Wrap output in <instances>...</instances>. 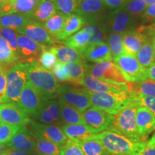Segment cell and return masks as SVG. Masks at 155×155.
<instances>
[{
  "instance_id": "1",
  "label": "cell",
  "mask_w": 155,
  "mask_h": 155,
  "mask_svg": "<svg viewBox=\"0 0 155 155\" xmlns=\"http://www.w3.org/2000/svg\"><path fill=\"white\" fill-rule=\"evenodd\" d=\"M28 81L41 94L45 101L58 98L62 86L51 71L45 68L39 61L26 63Z\"/></svg>"
},
{
  "instance_id": "2",
  "label": "cell",
  "mask_w": 155,
  "mask_h": 155,
  "mask_svg": "<svg viewBox=\"0 0 155 155\" xmlns=\"http://www.w3.org/2000/svg\"><path fill=\"white\" fill-rule=\"evenodd\" d=\"M98 139L111 155H139L147 147L146 141L128 138L109 129L98 134Z\"/></svg>"
},
{
  "instance_id": "3",
  "label": "cell",
  "mask_w": 155,
  "mask_h": 155,
  "mask_svg": "<svg viewBox=\"0 0 155 155\" xmlns=\"http://www.w3.org/2000/svg\"><path fill=\"white\" fill-rule=\"evenodd\" d=\"M88 92L92 106L111 115L119 113L139 96L133 87L129 90L119 92L94 93L88 91Z\"/></svg>"
},
{
  "instance_id": "4",
  "label": "cell",
  "mask_w": 155,
  "mask_h": 155,
  "mask_svg": "<svg viewBox=\"0 0 155 155\" xmlns=\"http://www.w3.org/2000/svg\"><path fill=\"white\" fill-rule=\"evenodd\" d=\"M139 106H141V102L138 96L127 107L114 116L113 123L108 129L121 134L128 138L146 141L139 134L136 121V113Z\"/></svg>"
},
{
  "instance_id": "5",
  "label": "cell",
  "mask_w": 155,
  "mask_h": 155,
  "mask_svg": "<svg viewBox=\"0 0 155 155\" xmlns=\"http://www.w3.org/2000/svg\"><path fill=\"white\" fill-rule=\"evenodd\" d=\"M136 25L135 17L129 14L124 7L104 15L100 22L101 27L107 34L124 33L134 30Z\"/></svg>"
},
{
  "instance_id": "6",
  "label": "cell",
  "mask_w": 155,
  "mask_h": 155,
  "mask_svg": "<svg viewBox=\"0 0 155 155\" xmlns=\"http://www.w3.org/2000/svg\"><path fill=\"white\" fill-rule=\"evenodd\" d=\"M28 82L26 65L17 63L7 72V102L17 104L25 85Z\"/></svg>"
},
{
  "instance_id": "7",
  "label": "cell",
  "mask_w": 155,
  "mask_h": 155,
  "mask_svg": "<svg viewBox=\"0 0 155 155\" xmlns=\"http://www.w3.org/2000/svg\"><path fill=\"white\" fill-rule=\"evenodd\" d=\"M86 73L112 84L129 85L119 66L112 61L86 65Z\"/></svg>"
},
{
  "instance_id": "8",
  "label": "cell",
  "mask_w": 155,
  "mask_h": 155,
  "mask_svg": "<svg viewBox=\"0 0 155 155\" xmlns=\"http://www.w3.org/2000/svg\"><path fill=\"white\" fill-rule=\"evenodd\" d=\"M129 83H136L147 78V70L139 63L136 56L124 53L114 61Z\"/></svg>"
},
{
  "instance_id": "9",
  "label": "cell",
  "mask_w": 155,
  "mask_h": 155,
  "mask_svg": "<svg viewBox=\"0 0 155 155\" xmlns=\"http://www.w3.org/2000/svg\"><path fill=\"white\" fill-rule=\"evenodd\" d=\"M58 98L81 112H83L92 106L88 91L85 88L62 86Z\"/></svg>"
},
{
  "instance_id": "10",
  "label": "cell",
  "mask_w": 155,
  "mask_h": 155,
  "mask_svg": "<svg viewBox=\"0 0 155 155\" xmlns=\"http://www.w3.org/2000/svg\"><path fill=\"white\" fill-rule=\"evenodd\" d=\"M82 115L85 124L97 134L108 130L114 121V115L94 106L82 112Z\"/></svg>"
},
{
  "instance_id": "11",
  "label": "cell",
  "mask_w": 155,
  "mask_h": 155,
  "mask_svg": "<svg viewBox=\"0 0 155 155\" xmlns=\"http://www.w3.org/2000/svg\"><path fill=\"white\" fill-rule=\"evenodd\" d=\"M32 129V133L46 140L53 141L54 143L63 147L71 141L65 134L61 126L54 124H45L39 123L30 119V123Z\"/></svg>"
},
{
  "instance_id": "12",
  "label": "cell",
  "mask_w": 155,
  "mask_h": 155,
  "mask_svg": "<svg viewBox=\"0 0 155 155\" xmlns=\"http://www.w3.org/2000/svg\"><path fill=\"white\" fill-rule=\"evenodd\" d=\"M30 119L45 124L63 126L61 116L59 101L55 99L44 101L36 113L30 116Z\"/></svg>"
},
{
  "instance_id": "13",
  "label": "cell",
  "mask_w": 155,
  "mask_h": 155,
  "mask_svg": "<svg viewBox=\"0 0 155 155\" xmlns=\"http://www.w3.org/2000/svg\"><path fill=\"white\" fill-rule=\"evenodd\" d=\"M106 6L103 0H81L75 13L84 18L86 24H100Z\"/></svg>"
},
{
  "instance_id": "14",
  "label": "cell",
  "mask_w": 155,
  "mask_h": 155,
  "mask_svg": "<svg viewBox=\"0 0 155 155\" xmlns=\"http://www.w3.org/2000/svg\"><path fill=\"white\" fill-rule=\"evenodd\" d=\"M18 58L22 63L38 61L43 50L47 48L23 35H18Z\"/></svg>"
},
{
  "instance_id": "15",
  "label": "cell",
  "mask_w": 155,
  "mask_h": 155,
  "mask_svg": "<svg viewBox=\"0 0 155 155\" xmlns=\"http://www.w3.org/2000/svg\"><path fill=\"white\" fill-rule=\"evenodd\" d=\"M44 101H45L41 94L28 81L17 104L28 116H31L38 111Z\"/></svg>"
},
{
  "instance_id": "16",
  "label": "cell",
  "mask_w": 155,
  "mask_h": 155,
  "mask_svg": "<svg viewBox=\"0 0 155 155\" xmlns=\"http://www.w3.org/2000/svg\"><path fill=\"white\" fill-rule=\"evenodd\" d=\"M2 122L22 127L30 123V118L17 104L7 102L0 106Z\"/></svg>"
},
{
  "instance_id": "17",
  "label": "cell",
  "mask_w": 155,
  "mask_h": 155,
  "mask_svg": "<svg viewBox=\"0 0 155 155\" xmlns=\"http://www.w3.org/2000/svg\"><path fill=\"white\" fill-rule=\"evenodd\" d=\"M17 32L32 39L46 48L53 45L56 42V39L50 35L42 24L36 21H30L23 28L19 29Z\"/></svg>"
},
{
  "instance_id": "18",
  "label": "cell",
  "mask_w": 155,
  "mask_h": 155,
  "mask_svg": "<svg viewBox=\"0 0 155 155\" xmlns=\"http://www.w3.org/2000/svg\"><path fill=\"white\" fill-rule=\"evenodd\" d=\"M6 146L14 150L28 153L33 152L36 147L35 137L32 131L28 130L26 126H23Z\"/></svg>"
},
{
  "instance_id": "19",
  "label": "cell",
  "mask_w": 155,
  "mask_h": 155,
  "mask_svg": "<svg viewBox=\"0 0 155 155\" xmlns=\"http://www.w3.org/2000/svg\"><path fill=\"white\" fill-rule=\"evenodd\" d=\"M82 86L85 89L91 92L94 93H107V92H119L127 91L131 88L129 85H118L105 82L96 78L93 75L86 73Z\"/></svg>"
},
{
  "instance_id": "20",
  "label": "cell",
  "mask_w": 155,
  "mask_h": 155,
  "mask_svg": "<svg viewBox=\"0 0 155 155\" xmlns=\"http://www.w3.org/2000/svg\"><path fill=\"white\" fill-rule=\"evenodd\" d=\"M136 121L139 134L146 140L155 130V116L147 106L141 105L137 110Z\"/></svg>"
},
{
  "instance_id": "21",
  "label": "cell",
  "mask_w": 155,
  "mask_h": 155,
  "mask_svg": "<svg viewBox=\"0 0 155 155\" xmlns=\"http://www.w3.org/2000/svg\"><path fill=\"white\" fill-rule=\"evenodd\" d=\"M62 129L68 138L77 144L93 139H98V134L95 133L86 124H64Z\"/></svg>"
},
{
  "instance_id": "22",
  "label": "cell",
  "mask_w": 155,
  "mask_h": 155,
  "mask_svg": "<svg viewBox=\"0 0 155 155\" xmlns=\"http://www.w3.org/2000/svg\"><path fill=\"white\" fill-rule=\"evenodd\" d=\"M41 0H7L0 11V15L19 14L31 15Z\"/></svg>"
},
{
  "instance_id": "23",
  "label": "cell",
  "mask_w": 155,
  "mask_h": 155,
  "mask_svg": "<svg viewBox=\"0 0 155 155\" xmlns=\"http://www.w3.org/2000/svg\"><path fill=\"white\" fill-rule=\"evenodd\" d=\"M81 53L85 60L93 63L113 61L111 50L106 42L89 45Z\"/></svg>"
},
{
  "instance_id": "24",
  "label": "cell",
  "mask_w": 155,
  "mask_h": 155,
  "mask_svg": "<svg viewBox=\"0 0 155 155\" xmlns=\"http://www.w3.org/2000/svg\"><path fill=\"white\" fill-rule=\"evenodd\" d=\"M150 38L137 30L127 31L123 34V44L126 53L136 56L142 45Z\"/></svg>"
},
{
  "instance_id": "25",
  "label": "cell",
  "mask_w": 155,
  "mask_h": 155,
  "mask_svg": "<svg viewBox=\"0 0 155 155\" xmlns=\"http://www.w3.org/2000/svg\"><path fill=\"white\" fill-rule=\"evenodd\" d=\"M85 25H86V21L81 15L76 13L67 15L64 28L56 39L58 41L64 40L68 37L73 35V34L76 33L78 31L81 30Z\"/></svg>"
},
{
  "instance_id": "26",
  "label": "cell",
  "mask_w": 155,
  "mask_h": 155,
  "mask_svg": "<svg viewBox=\"0 0 155 155\" xmlns=\"http://www.w3.org/2000/svg\"><path fill=\"white\" fill-rule=\"evenodd\" d=\"M50 48L55 53L58 61L64 64L73 62L84 61L85 60L82 53L79 50L69 46L59 45Z\"/></svg>"
},
{
  "instance_id": "27",
  "label": "cell",
  "mask_w": 155,
  "mask_h": 155,
  "mask_svg": "<svg viewBox=\"0 0 155 155\" xmlns=\"http://www.w3.org/2000/svg\"><path fill=\"white\" fill-rule=\"evenodd\" d=\"M64 69L68 78V82L75 86H82L86 75V64L84 61L65 63Z\"/></svg>"
},
{
  "instance_id": "28",
  "label": "cell",
  "mask_w": 155,
  "mask_h": 155,
  "mask_svg": "<svg viewBox=\"0 0 155 155\" xmlns=\"http://www.w3.org/2000/svg\"><path fill=\"white\" fill-rule=\"evenodd\" d=\"M31 20L32 18L30 15L19 13L0 15V28H10L17 32Z\"/></svg>"
},
{
  "instance_id": "29",
  "label": "cell",
  "mask_w": 155,
  "mask_h": 155,
  "mask_svg": "<svg viewBox=\"0 0 155 155\" xmlns=\"http://www.w3.org/2000/svg\"><path fill=\"white\" fill-rule=\"evenodd\" d=\"M61 116L63 124H85L82 112L59 100Z\"/></svg>"
},
{
  "instance_id": "30",
  "label": "cell",
  "mask_w": 155,
  "mask_h": 155,
  "mask_svg": "<svg viewBox=\"0 0 155 155\" xmlns=\"http://www.w3.org/2000/svg\"><path fill=\"white\" fill-rule=\"evenodd\" d=\"M57 12V8L51 0H41L30 15L36 22L43 24Z\"/></svg>"
},
{
  "instance_id": "31",
  "label": "cell",
  "mask_w": 155,
  "mask_h": 155,
  "mask_svg": "<svg viewBox=\"0 0 155 155\" xmlns=\"http://www.w3.org/2000/svg\"><path fill=\"white\" fill-rule=\"evenodd\" d=\"M61 42L64 45L73 48L82 53L89 45L90 35L83 29H81L76 33L73 34V35L68 37Z\"/></svg>"
},
{
  "instance_id": "32",
  "label": "cell",
  "mask_w": 155,
  "mask_h": 155,
  "mask_svg": "<svg viewBox=\"0 0 155 155\" xmlns=\"http://www.w3.org/2000/svg\"><path fill=\"white\" fill-rule=\"evenodd\" d=\"M139 63L145 70L155 64V51L152 40H147L136 55Z\"/></svg>"
},
{
  "instance_id": "33",
  "label": "cell",
  "mask_w": 155,
  "mask_h": 155,
  "mask_svg": "<svg viewBox=\"0 0 155 155\" xmlns=\"http://www.w3.org/2000/svg\"><path fill=\"white\" fill-rule=\"evenodd\" d=\"M19 61L17 57L8 42L0 35V65L4 68L12 67Z\"/></svg>"
},
{
  "instance_id": "34",
  "label": "cell",
  "mask_w": 155,
  "mask_h": 155,
  "mask_svg": "<svg viewBox=\"0 0 155 155\" xmlns=\"http://www.w3.org/2000/svg\"><path fill=\"white\" fill-rule=\"evenodd\" d=\"M66 17L67 15H64L60 12H58L53 17H51L45 22H44L42 25L45 28V30L49 32L50 35L56 39L57 36L60 34V32L64 28L65 20H66Z\"/></svg>"
},
{
  "instance_id": "35",
  "label": "cell",
  "mask_w": 155,
  "mask_h": 155,
  "mask_svg": "<svg viewBox=\"0 0 155 155\" xmlns=\"http://www.w3.org/2000/svg\"><path fill=\"white\" fill-rule=\"evenodd\" d=\"M36 139L35 151L39 154L47 155H61L62 147L61 145L34 134Z\"/></svg>"
},
{
  "instance_id": "36",
  "label": "cell",
  "mask_w": 155,
  "mask_h": 155,
  "mask_svg": "<svg viewBox=\"0 0 155 155\" xmlns=\"http://www.w3.org/2000/svg\"><path fill=\"white\" fill-rule=\"evenodd\" d=\"M124 33H110L107 35L106 43L111 50L113 61L126 53L123 44Z\"/></svg>"
},
{
  "instance_id": "37",
  "label": "cell",
  "mask_w": 155,
  "mask_h": 155,
  "mask_svg": "<svg viewBox=\"0 0 155 155\" xmlns=\"http://www.w3.org/2000/svg\"><path fill=\"white\" fill-rule=\"evenodd\" d=\"M85 155H111L98 139H93L78 144Z\"/></svg>"
},
{
  "instance_id": "38",
  "label": "cell",
  "mask_w": 155,
  "mask_h": 155,
  "mask_svg": "<svg viewBox=\"0 0 155 155\" xmlns=\"http://www.w3.org/2000/svg\"><path fill=\"white\" fill-rule=\"evenodd\" d=\"M82 29L90 35L89 45L102 43V42H105L104 41L106 40L107 33L103 30L100 25L88 24Z\"/></svg>"
},
{
  "instance_id": "39",
  "label": "cell",
  "mask_w": 155,
  "mask_h": 155,
  "mask_svg": "<svg viewBox=\"0 0 155 155\" xmlns=\"http://www.w3.org/2000/svg\"><path fill=\"white\" fill-rule=\"evenodd\" d=\"M134 89L141 96L155 98V81L148 78L136 83Z\"/></svg>"
},
{
  "instance_id": "40",
  "label": "cell",
  "mask_w": 155,
  "mask_h": 155,
  "mask_svg": "<svg viewBox=\"0 0 155 155\" xmlns=\"http://www.w3.org/2000/svg\"><path fill=\"white\" fill-rule=\"evenodd\" d=\"M123 7L129 14L137 17L142 15L147 5L144 0H125Z\"/></svg>"
},
{
  "instance_id": "41",
  "label": "cell",
  "mask_w": 155,
  "mask_h": 155,
  "mask_svg": "<svg viewBox=\"0 0 155 155\" xmlns=\"http://www.w3.org/2000/svg\"><path fill=\"white\" fill-rule=\"evenodd\" d=\"M55 4L58 12L68 15L75 12L81 0H51Z\"/></svg>"
},
{
  "instance_id": "42",
  "label": "cell",
  "mask_w": 155,
  "mask_h": 155,
  "mask_svg": "<svg viewBox=\"0 0 155 155\" xmlns=\"http://www.w3.org/2000/svg\"><path fill=\"white\" fill-rule=\"evenodd\" d=\"M20 127L2 122L0 123V143L7 144L12 139Z\"/></svg>"
},
{
  "instance_id": "43",
  "label": "cell",
  "mask_w": 155,
  "mask_h": 155,
  "mask_svg": "<svg viewBox=\"0 0 155 155\" xmlns=\"http://www.w3.org/2000/svg\"><path fill=\"white\" fill-rule=\"evenodd\" d=\"M18 35L17 31L12 30L10 28H0V35L7 40L12 50L16 54L17 56L18 55V43H17Z\"/></svg>"
},
{
  "instance_id": "44",
  "label": "cell",
  "mask_w": 155,
  "mask_h": 155,
  "mask_svg": "<svg viewBox=\"0 0 155 155\" xmlns=\"http://www.w3.org/2000/svg\"><path fill=\"white\" fill-rule=\"evenodd\" d=\"M38 61L42 67L52 71V69L57 63L58 60L51 48H47L43 50V52L40 55Z\"/></svg>"
},
{
  "instance_id": "45",
  "label": "cell",
  "mask_w": 155,
  "mask_h": 155,
  "mask_svg": "<svg viewBox=\"0 0 155 155\" xmlns=\"http://www.w3.org/2000/svg\"><path fill=\"white\" fill-rule=\"evenodd\" d=\"M7 72L5 68L0 65V106L7 103Z\"/></svg>"
},
{
  "instance_id": "46",
  "label": "cell",
  "mask_w": 155,
  "mask_h": 155,
  "mask_svg": "<svg viewBox=\"0 0 155 155\" xmlns=\"http://www.w3.org/2000/svg\"><path fill=\"white\" fill-rule=\"evenodd\" d=\"M61 155H85L78 144L71 140L62 147Z\"/></svg>"
},
{
  "instance_id": "47",
  "label": "cell",
  "mask_w": 155,
  "mask_h": 155,
  "mask_svg": "<svg viewBox=\"0 0 155 155\" xmlns=\"http://www.w3.org/2000/svg\"><path fill=\"white\" fill-rule=\"evenodd\" d=\"M52 72L58 81L68 82V78L65 69H64V63L58 61L53 68L52 69Z\"/></svg>"
},
{
  "instance_id": "48",
  "label": "cell",
  "mask_w": 155,
  "mask_h": 155,
  "mask_svg": "<svg viewBox=\"0 0 155 155\" xmlns=\"http://www.w3.org/2000/svg\"><path fill=\"white\" fill-rule=\"evenodd\" d=\"M141 18L142 22L144 23H154L155 22V3L147 6L144 12L141 16Z\"/></svg>"
},
{
  "instance_id": "49",
  "label": "cell",
  "mask_w": 155,
  "mask_h": 155,
  "mask_svg": "<svg viewBox=\"0 0 155 155\" xmlns=\"http://www.w3.org/2000/svg\"><path fill=\"white\" fill-rule=\"evenodd\" d=\"M139 97L141 102V105L147 106L155 116V98H154V97L144 96L139 94Z\"/></svg>"
},
{
  "instance_id": "50",
  "label": "cell",
  "mask_w": 155,
  "mask_h": 155,
  "mask_svg": "<svg viewBox=\"0 0 155 155\" xmlns=\"http://www.w3.org/2000/svg\"><path fill=\"white\" fill-rule=\"evenodd\" d=\"M139 32H142L150 38V37L155 36V22L150 25H141L137 29Z\"/></svg>"
},
{
  "instance_id": "51",
  "label": "cell",
  "mask_w": 155,
  "mask_h": 155,
  "mask_svg": "<svg viewBox=\"0 0 155 155\" xmlns=\"http://www.w3.org/2000/svg\"><path fill=\"white\" fill-rule=\"evenodd\" d=\"M103 1L106 7L112 9H116L123 7L125 2V0H103Z\"/></svg>"
},
{
  "instance_id": "52",
  "label": "cell",
  "mask_w": 155,
  "mask_h": 155,
  "mask_svg": "<svg viewBox=\"0 0 155 155\" xmlns=\"http://www.w3.org/2000/svg\"><path fill=\"white\" fill-rule=\"evenodd\" d=\"M2 155H29V153L25 152H21V151H17L12 150L10 148L5 149V150L4 151Z\"/></svg>"
},
{
  "instance_id": "53",
  "label": "cell",
  "mask_w": 155,
  "mask_h": 155,
  "mask_svg": "<svg viewBox=\"0 0 155 155\" xmlns=\"http://www.w3.org/2000/svg\"><path fill=\"white\" fill-rule=\"evenodd\" d=\"M147 76L148 78L155 81V64L147 70Z\"/></svg>"
},
{
  "instance_id": "54",
  "label": "cell",
  "mask_w": 155,
  "mask_h": 155,
  "mask_svg": "<svg viewBox=\"0 0 155 155\" xmlns=\"http://www.w3.org/2000/svg\"><path fill=\"white\" fill-rule=\"evenodd\" d=\"M139 155H155V147H146Z\"/></svg>"
},
{
  "instance_id": "55",
  "label": "cell",
  "mask_w": 155,
  "mask_h": 155,
  "mask_svg": "<svg viewBox=\"0 0 155 155\" xmlns=\"http://www.w3.org/2000/svg\"><path fill=\"white\" fill-rule=\"evenodd\" d=\"M147 147H155V132L152 137H151L150 140L147 143Z\"/></svg>"
},
{
  "instance_id": "56",
  "label": "cell",
  "mask_w": 155,
  "mask_h": 155,
  "mask_svg": "<svg viewBox=\"0 0 155 155\" xmlns=\"http://www.w3.org/2000/svg\"><path fill=\"white\" fill-rule=\"evenodd\" d=\"M5 150V145L4 144H2L0 143V155L2 154V153L4 152V151Z\"/></svg>"
},
{
  "instance_id": "57",
  "label": "cell",
  "mask_w": 155,
  "mask_h": 155,
  "mask_svg": "<svg viewBox=\"0 0 155 155\" xmlns=\"http://www.w3.org/2000/svg\"><path fill=\"white\" fill-rule=\"evenodd\" d=\"M145 2V3L147 4V6L152 5L153 4L155 3V0H144Z\"/></svg>"
},
{
  "instance_id": "58",
  "label": "cell",
  "mask_w": 155,
  "mask_h": 155,
  "mask_svg": "<svg viewBox=\"0 0 155 155\" xmlns=\"http://www.w3.org/2000/svg\"><path fill=\"white\" fill-rule=\"evenodd\" d=\"M151 40H152L153 47H154V51H155V36H153L152 38H151Z\"/></svg>"
},
{
  "instance_id": "59",
  "label": "cell",
  "mask_w": 155,
  "mask_h": 155,
  "mask_svg": "<svg viewBox=\"0 0 155 155\" xmlns=\"http://www.w3.org/2000/svg\"><path fill=\"white\" fill-rule=\"evenodd\" d=\"M5 1H2V0H0V11L2 10V7H4V5H5Z\"/></svg>"
},
{
  "instance_id": "60",
  "label": "cell",
  "mask_w": 155,
  "mask_h": 155,
  "mask_svg": "<svg viewBox=\"0 0 155 155\" xmlns=\"http://www.w3.org/2000/svg\"><path fill=\"white\" fill-rule=\"evenodd\" d=\"M37 155H47V154H39V153H38V154H37Z\"/></svg>"
},
{
  "instance_id": "61",
  "label": "cell",
  "mask_w": 155,
  "mask_h": 155,
  "mask_svg": "<svg viewBox=\"0 0 155 155\" xmlns=\"http://www.w3.org/2000/svg\"><path fill=\"white\" fill-rule=\"evenodd\" d=\"M2 1H7V0H2Z\"/></svg>"
},
{
  "instance_id": "62",
  "label": "cell",
  "mask_w": 155,
  "mask_h": 155,
  "mask_svg": "<svg viewBox=\"0 0 155 155\" xmlns=\"http://www.w3.org/2000/svg\"><path fill=\"white\" fill-rule=\"evenodd\" d=\"M0 123H1V119H0Z\"/></svg>"
}]
</instances>
